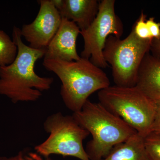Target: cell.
I'll use <instances>...</instances> for the list:
<instances>
[{"label": "cell", "mask_w": 160, "mask_h": 160, "mask_svg": "<svg viewBox=\"0 0 160 160\" xmlns=\"http://www.w3.org/2000/svg\"><path fill=\"white\" fill-rule=\"evenodd\" d=\"M81 30L73 22L62 18L58 30L46 49L44 59L66 62L78 61L77 39Z\"/></svg>", "instance_id": "9"}, {"label": "cell", "mask_w": 160, "mask_h": 160, "mask_svg": "<svg viewBox=\"0 0 160 160\" xmlns=\"http://www.w3.org/2000/svg\"><path fill=\"white\" fill-rule=\"evenodd\" d=\"M42 64L60 79L62 99L73 112L81 110L92 93L110 86L106 72L87 59L72 62L44 59Z\"/></svg>", "instance_id": "2"}, {"label": "cell", "mask_w": 160, "mask_h": 160, "mask_svg": "<svg viewBox=\"0 0 160 160\" xmlns=\"http://www.w3.org/2000/svg\"><path fill=\"white\" fill-rule=\"evenodd\" d=\"M62 18L75 23L81 31L93 22L99 7L97 0H52Z\"/></svg>", "instance_id": "10"}, {"label": "cell", "mask_w": 160, "mask_h": 160, "mask_svg": "<svg viewBox=\"0 0 160 160\" xmlns=\"http://www.w3.org/2000/svg\"><path fill=\"white\" fill-rule=\"evenodd\" d=\"M12 40L18 48L16 57L8 66H0V95L14 104L34 102L42 95V92L51 88L54 79L42 77L35 71L38 60L44 57L46 49H36L24 44L20 29L14 26Z\"/></svg>", "instance_id": "1"}, {"label": "cell", "mask_w": 160, "mask_h": 160, "mask_svg": "<svg viewBox=\"0 0 160 160\" xmlns=\"http://www.w3.org/2000/svg\"><path fill=\"white\" fill-rule=\"evenodd\" d=\"M115 4L114 0L101 1L95 19L87 29L80 32L84 43L80 57L100 68L109 66L103 55L107 38L110 35L121 38L123 33L122 22L116 14Z\"/></svg>", "instance_id": "7"}, {"label": "cell", "mask_w": 160, "mask_h": 160, "mask_svg": "<svg viewBox=\"0 0 160 160\" xmlns=\"http://www.w3.org/2000/svg\"><path fill=\"white\" fill-rule=\"evenodd\" d=\"M40 9L34 21L23 25L20 29L29 47L36 49H46L57 33L62 17L52 0H40Z\"/></svg>", "instance_id": "8"}, {"label": "cell", "mask_w": 160, "mask_h": 160, "mask_svg": "<svg viewBox=\"0 0 160 160\" xmlns=\"http://www.w3.org/2000/svg\"><path fill=\"white\" fill-rule=\"evenodd\" d=\"M36 152L26 151H20L15 155L11 157H0V160H53L51 158H44Z\"/></svg>", "instance_id": "16"}, {"label": "cell", "mask_w": 160, "mask_h": 160, "mask_svg": "<svg viewBox=\"0 0 160 160\" xmlns=\"http://www.w3.org/2000/svg\"><path fill=\"white\" fill-rule=\"evenodd\" d=\"M18 48L9 35L0 29V66H8L16 57Z\"/></svg>", "instance_id": "13"}, {"label": "cell", "mask_w": 160, "mask_h": 160, "mask_svg": "<svg viewBox=\"0 0 160 160\" xmlns=\"http://www.w3.org/2000/svg\"><path fill=\"white\" fill-rule=\"evenodd\" d=\"M72 115L92 136L86 149L90 160L104 158L113 147L137 132L122 119L99 102H93L89 99L81 110L73 112Z\"/></svg>", "instance_id": "3"}, {"label": "cell", "mask_w": 160, "mask_h": 160, "mask_svg": "<svg viewBox=\"0 0 160 160\" xmlns=\"http://www.w3.org/2000/svg\"><path fill=\"white\" fill-rule=\"evenodd\" d=\"M149 52L160 61V37L158 39H153L152 41Z\"/></svg>", "instance_id": "19"}, {"label": "cell", "mask_w": 160, "mask_h": 160, "mask_svg": "<svg viewBox=\"0 0 160 160\" xmlns=\"http://www.w3.org/2000/svg\"><path fill=\"white\" fill-rule=\"evenodd\" d=\"M146 24L149 32L153 39H158L160 37V22L155 21L154 18L151 17L146 20Z\"/></svg>", "instance_id": "17"}, {"label": "cell", "mask_w": 160, "mask_h": 160, "mask_svg": "<svg viewBox=\"0 0 160 160\" xmlns=\"http://www.w3.org/2000/svg\"><path fill=\"white\" fill-rule=\"evenodd\" d=\"M152 40L140 39L132 29L124 39L113 35L109 36L103 55L106 63L111 65L116 86H136L139 69L145 56L150 51Z\"/></svg>", "instance_id": "5"}, {"label": "cell", "mask_w": 160, "mask_h": 160, "mask_svg": "<svg viewBox=\"0 0 160 160\" xmlns=\"http://www.w3.org/2000/svg\"><path fill=\"white\" fill-rule=\"evenodd\" d=\"M149 160H160V134L151 132L144 138Z\"/></svg>", "instance_id": "14"}, {"label": "cell", "mask_w": 160, "mask_h": 160, "mask_svg": "<svg viewBox=\"0 0 160 160\" xmlns=\"http://www.w3.org/2000/svg\"><path fill=\"white\" fill-rule=\"evenodd\" d=\"M98 98L100 104L142 136L146 137L151 133L156 103L136 86H110L98 91Z\"/></svg>", "instance_id": "4"}, {"label": "cell", "mask_w": 160, "mask_h": 160, "mask_svg": "<svg viewBox=\"0 0 160 160\" xmlns=\"http://www.w3.org/2000/svg\"><path fill=\"white\" fill-rule=\"evenodd\" d=\"M49 136L35 147V151L44 158L52 154L72 157L80 160H90L83 146L89 132L80 126L72 115L55 112L46 118L43 124Z\"/></svg>", "instance_id": "6"}, {"label": "cell", "mask_w": 160, "mask_h": 160, "mask_svg": "<svg viewBox=\"0 0 160 160\" xmlns=\"http://www.w3.org/2000/svg\"><path fill=\"white\" fill-rule=\"evenodd\" d=\"M146 15L142 11L139 17L132 26L135 33L138 38L142 40H152V37L149 29L146 24Z\"/></svg>", "instance_id": "15"}, {"label": "cell", "mask_w": 160, "mask_h": 160, "mask_svg": "<svg viewBox=\"0 0 160 160\" xmlns=\"http://www.w3.org/2000/svg\"><path fill=\"white\" fill-rule=\"evenodd\" d=\"M136 86L149 99L160 101V61L150 52L140 66Z\"/></svg>", "instance_id": "11"}, {"label": "cell", "mask_w": 160, "mask_h": 160, "mask_svg": "<svg viewBox=\"0 0 160 160\" xmlns=\"http://www.w3.org/2000/svg\"><path fill=\"white\" fill-rule=\"evenodd\" d=\"M144 137L137 132L124 142L112 148L101 160H149Z\"/></svg>", "instance_id": "12"}, {"label": "cell", "mask_w": 160, "mask_h": 160, "mask_svg": "<svg viewBox=\"0 0 160 160\" xmlns=\"http://www.w3.org/2000/svg\"><path fill=\"white\" fill-rule=\"evenodd\" d=\"M156 110L151 132L160 134V101L156 102Z\"/></svg>", "instance_id": "18"}]
</instances>
